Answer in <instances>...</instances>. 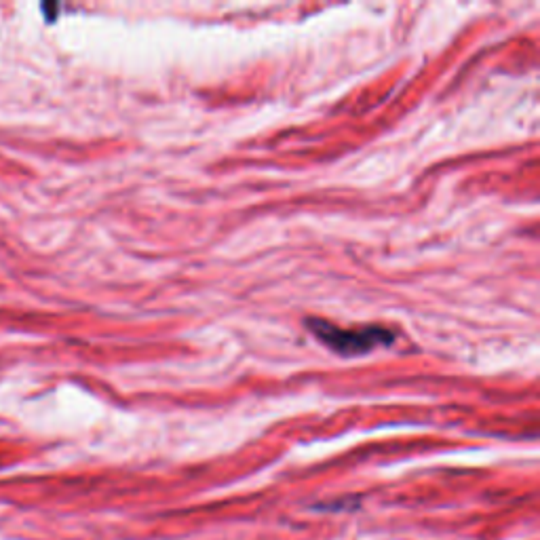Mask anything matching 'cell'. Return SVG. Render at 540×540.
Returning a JSON list of instances; mask_svg holds the SVG:
<instances>
[{
	"label": "cell",
	"instance_id": "obj_1",
	"mask_svg": "<svg viewBox=\"0 0 540 540\" xmlns=\"http://www.w3.org/2000/svg\"><path fill=\"white\" fill-rule=\"evenodd\" d=\"M308 327H311L313 334L330 346L332 351L340 353L342 357L351 355H365L378 346L393 344L395 336L387 327L372 325V327H359V330H342V327L332 325L330 321L323 319H308Z\"/></svg>",
	"mask_w": 540,
	"mask_h": 540
}]
</instances>
